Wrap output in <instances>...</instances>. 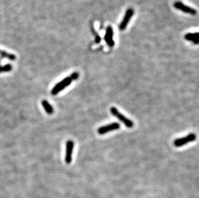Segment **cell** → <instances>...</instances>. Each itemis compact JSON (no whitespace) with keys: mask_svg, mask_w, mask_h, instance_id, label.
Returning a JSON list of instances; mask_svg holds the SVG:
<instances>
[{"mask_svg":"<svg viewBox=\"0 0 199 198\" xmlns=\"http://www.w3.org/2000/svg\"><path fill=\"white\" fill-rule=\"evenodd\" d=\"M73 80V79L71 75L66 77V78L63 79L61 81L57 83L55 86H54V87L52 88V90L51 94L53 95H57L58 93H59L62 90H63L65 88L68 87L69 85H70V84L72 83Z\"/></svg>","mask_w":199,"mask_h":198,"instance_id":"1","label":"cell"},{"mask_svg":"<svg viewBox=\"0 0 199 198\" xmlns=\"http://www.w3.org/2000/svg\"><path fill=\"white\" fill-rule=\"evenodd\" d=\"M110 113L114 116H115L116 118H117L120 121H121L124 125H125L126 127L128 128H132L134 127V122L130 119L125 117L123 114L120 113L118 111L117 109L115 108V107H112L110 108Z\"/></svg>","mask_w":199,"mask_h":198,"instance_id":"2","label":"cell"},{"mask_svg":"<svg viewBox=\"0 0 199 198\" xmlns=\"http://www.w3.org/2000/svg\"><path fill=\"white\" fill-rule=\"evenodd\" d=\"M197 138L196 134L194 133H191L188 135H187L186 137L184 138H177L173 142V144L175 147H181L184 145L187 144L189 142H192L194 140H195Z\"/></svg>","mask_w":199,"mask_h":198,"instance_id":"3","label":"cell"},{"mask_svg":"<svg viewBox=\"0 0 199 198\" xmlns=\"http://www.w3.org/2000/svg\"><path fill=\"white\" fill-rule=\"evenodd\" d=\"M173 5L175 9L181 10L182 12H184V13L189 14L191 15H195L197 14V10L195 9L184 5V4L182 3L181 1L175 2Z\"/></svg>","mask_w":199,"mask_h":198,"instance_id":"4","label":"cell"},{"mask_svg":"<svg viewBox=\"0 0 199 198\" xmlns=\"http://www.w3.org/2000/svg\"><path fill=\"white\" fill-rule=\"evenodd\" d=\"M134 9H131V8H130V9H128L126 10L123 21L120 23V24L119 25V29L120 30H124L126 29V26H128V23H129L131 17L134 15Z\"/></svg>","mask_w":199,"mask_h":198,"instance_id":"5","label":"cell"},{"mask_svg":"<svg viewBox=\"0 0 199 198\" xmlns=\"http://www.w3.org/2000/svg\"><path fill=\"white\" fill-rule=\"evenodd\" d=\"M74 143L72 140H68L66 144V154L65 161L67 164H70L72 160V153Z\"/></svg>","mask_w":199,"mask_h":198,"instance_id":"6","label":"cell"},{"mask_svg":"<svg viewBox=\"0 0 199 198\" xmlns=\"http://www.w3.org/2000/svg\"><path fill=\"white\" fill-rule=\"evenodd\" d=\"M120 127V126L119 123L114 122V123H112L110 124H108V125L107 126H104L99 127L97 131H98V133L99 134H106L108 133V132H110V131L119 129Z\"/></svg>","mask_w":199,"mask_h":198,"instance_id":"7","label":"cell"},{"mask_svg":"<svg viewBox=\"0 0 199 198\" xmlns=\"http://www.w3.org/2000/svg\"><path fill=\"white\" fill-rule=\"evenodd\" d=\"M113 38H114V30L111 26H108L104 36V41L110 47H113L115 45V42Z\"/></svg>","mask_w":199,"mask_h":198,"instance_id":"8","label":"cell"},{"mask_svg":"<svg viewBox=\"0 0 199 198\" xmlns=\"http://www.w3.org/2000/svg\"><path fill=\"white\" fill-rule=\"evenodd\" d=\"M184 38L187 41H189L193 42L194 44H198V32L195 33H188L185 35Z\"/></svg>","mask_w":199,"mask_h":198,"instance_id":"9","label":"cell"},{"mask_svg":"<svg viewBox=\"0 0 199 198\" xmlns=\"http://www.w3.org/2000/svg\"><path fill=\"white\" fill-rule=\"evenodd\" d=\"M42 106L45 109V111L46 112V113H48V115H52L54 113V109L52 107L51 105H50L48 101H46V100H43L42 101Z\"/></svg>","mask_w":199,"mask_h":198,"instance_id":"10","label":"cell"},{"mask_svg":"<svg viewBox=\"0 0 199 198\" xmlns=\"http://www.w3.org/2000/svg\"><path fill=\"white\" fill-rule=\"evenodd\" d=\"M0 56H1L2 58H6V59H9L10 61H15V59H16V57H15L14 54L8 53L1 50H0Z\"/></svg>","mask_w":199,"mask_h":198,"instance_id":"11","label":"cell"},{"mask_svg":"<svg viewBox=\"0 0 199 198\" xmlns=\"http://www.w3.org/2000/svg\"><path fill=\"white\" fill-rule=\"evenodd\" d=\"M12 69V66L11 64H7L4 66H0V73L3 72H10Z\"/></svg>","mask_w":199,"mask_h":198,"instance_id":"12","label":"cell"}]
</instances>
